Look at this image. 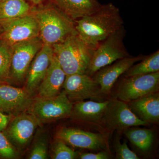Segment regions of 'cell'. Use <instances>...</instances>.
Listing matches in <instances>:
<instances>
[{"mask_svg":"<svg viewBox=\"0 0 159 159\" xmlns=\"http://www.w3.org/2000/svg\"><path fill=\"white\" fill-rule=\"evenodd\" d=\"M52 46L43 45L30 64L27 72L26 89L32 95L45 76L54 57Z\"/></svg>","mask_w":159,"mask_h":159,"instance_id":"obj_13","label":"cell"},{"mask_svg":"<svg viewBox=\"0 0 159 159\" xmlns=\"http://www.w3.org/2000/svg\"><path fill=\"white\" fill-rule=\"evenodd\" d=\"M141 62L131 67L123 75L127 77L155 73L159 71V51H156L141 61Z\"/></svg>","mask_w":159,"mask_h":159,"instance_id":"obj_21","label":"cell"},{"mask_svg":"<svg viewBox=\"0 0 159 159\" xmlns=\"http://www.w3.org/2000/svg\"><path fill=\"white\" fill-rule=\"evenodd\" d=\"M115 150L117 158L119 159H139L136 154L128 148L126 142L121 144L117 141L115 145Z\"/></svg>","mask_w":159,"mask_h":159,"instance_id":"obj_27","label":"cell"},{"mask_svg":"<svg viewBox=\"0 0 159 159\" xmlns=\"http://www.w3.org/2000/svg\"><path fill=\"white\" fill-rule=\"evenodd\" d=\"M0 39L11 46L39 35L38 23L31 10L24 16L0 20Z\"/></svg>","mask_w":159,"mask_h":159,"instance_id":"obj_7","label":"cell"},{"mask_svg":"<svg viewBox=\"0 0 159 159\" xmlns=\"http://www.w3.org/2000/svg\"><path fill=\"white\" fill-rule=\"evenodd\" d=\"M17 157L16 151L6 136L0 132V157L14 159Z\"/></svg>","mask_w":159,"mask_h":159,"instance_id":"obj_26","label":"cell"},{"mask_svg":"<svg viewBox=\"0 0 159 159\" xmlns=\"http://www.w3.org/2000/svg\"><path fill=\"white\" fill-rule=\"evenodd\" d=\"M126 31L124 26L99 44L91 57L86 74L93 77L100 69L130 54L123 43Z\"/></svg>","mask_w":159,"mask_h":159,"instance_id":"obj_4","label":"cell"},{"mask_svg":"<svg viewBox=\"0 0 159 159\" xmlns=\"http://www.w3.org/2000/svg\"><path fill=\"white\" fill-rule=\"evenodd\" d=\"M11 53V46L0 39V83H5L9 79Z\"/></svg>","mask_w":159,"mask_h":159,"instance_id":"obj_23","label":"cell"},{"mask_svg":"<svg viewBox=\"0 0 159 159\" xmlns=\"http://www.w3.org/2000/svg\"><path fill=\"white\" fill-rule=\"evenodd\" d=\"M9 120V116L0 112V131L5 129L8 125Z\"/></svg>","mask_w":159,"mask_h":159,"instance_id":"obj_29","label":"cell"},{"mask_svg":"<svg viewBox=\"0 0 159 159\" xmlns=\"http://www.w3.org/2000/svg\"><path fill=\"white\" fill-rule=\"evenodd\" d=\"M29 1L31 2L32 4H33V5H37L43 2L46 0H29Z\"/></svg>","mask_w":159,"mask_h":159,"instance_id":"obj_30","label":"cell"},{"mask_svg":"<svg viewBox=\"0 0 159 159\" xmlns=\"http://www.w3.org/2000/svg\"><path fill=\"white\" fill-rule=\"evenodd\" d=\"M77 34L86 43L97 48L100 43L123 26L119 8L113 3L75 20Z\"/></svg>","mask_w":159,"mask_h":159,"instance_id":"obj_1","label":"cell"},{"mask_svg":"<svg viewBox=\"0 0 159 159\" xmlns=\"http://www.w3.org/2000/svg\"><path fill=\"white\" fill-rule=\"evenodd\" d=\"M73 107V102L63 90L54 97H38L29 109L30 113L39 122H45L70 117Z\"/></svg>","mask_w":159,"mask_h":159,"instance_id":"obj_5","label":"cell"},{"mask_svg":"<svg viewBox=\"0 0 159 159\" xmlns=\"http://www.w3.org/2000/svg\"><path fill=\"white\" fill-rule=\"evenodd\" d=\"M101 122L108 129L118 131L132 126L149 125L133 112L128 103L119 99L109 100Z\"/></svg>","mask_w":159,"mask_h":159,"instance_id":"obj_10","label":"cell"},{"mask_svg":"<svg viewBox=\"0 0 159 159\" xmlns=\"http://www.w3.org/2000/svg\"><path fill=\"white\" fill-rule=\"evenodd\" d=\"M81 159H107L109 158V155L107 152H101L97 153H84L80 155Z\"/></svg>","mask_w":159,"mask_h":159,"instance_id":"obj_28","label":"cell"},{"mask_svg":"<svg viewBox=\"0 0 159 159\" xmlns=\"http://www.w3.org/2000/svg\"><path fill=\"white\" fill-rule=\"evenodd\" d=\"M43 45L42 41L38 36L11 46L12 53L9 79L16 82L24 80L31 62Z\"/></svg>","mask_w":159,"mask_h":159,"instance_id":"obj_8","label":"cell"},{"mask_svg":"<svg viewBox=\"0 0 159 159\" xmlns=\"http://www.w3.org/2000/svg\"><path fill=\"white\" fill-rule=\"evenodd\" d=\"M0 31H1V28H0Z\"/></svg>","mask_w":159,"mask_h":159,"instance_id":"obj_31","label":"cell"},{"mask_svg":"<svg viewBox=\"0 0 159 159\" xmlns=\"http://www.w3.org/2000/svg\"><path fill=\"white\" fill-rule=\"evenodd\" d=\"M78 154L68 147L66 143L58 139L53 147L52 158L54 159H74L77 158Z\"/></svg>","mask_w":159,"mask_h":159,"instance_id":"obj_24","label":"cell"},{"mask_svg":"<svg viewBox=\"0 0 159 159\" xmlns=\"http://www.w3.org/2000/svg\"><path fill=\"white\" fill-rule=\"evenodd\" d=\"M58 9L76 20L97 11L102 5L98 0H50Z\"/></svg>","mask_w":159,"mask_h":159,"instance_id":"obj_19","label":"cell"},{"mask_svg":"<svg viewBox=\"0 0 159 159\" xmlns=\"http://www.w3.org/2000/svg\"><path fill=\"white\" fill-rule=\"evenodd\" d=\"M159 71L125 77L121 80L116 92L119 100L129 102L158 92Z\"/></svg>","mask_w":159,"mask_h":159,"instance_id":"obj_6","label":"cell"},{"mask_svg":"<svg viewBox=\"0 0 159 159\" xmlns=\"http://www.w3.org/2000/svg\"><path fill=\"white\" fill-rule=\"evenodd\" d=\"M140 55L136 57H124L102 68L96 72L93 78L100 86L103 95H108L119 77L128 70L131 67L145 57Z\"/></svg>","mask_w":159,"mask_h":159,"instance_id":"obj_11","label":"cell"},{"mask_svg":"<svg viewBox=\"0 0 159 159\" xmlns=\"http://www.w3.org/2000/svg\"><path fill=\"white\" fill-rule=\"evenodd\" d=\"M31 11L37 19L39 37L43 44L52 46L77 32L75 21L50 0L31 6Z\"/></svg>","mask_w":159,"mask_h":159,"instance_id":"obj_2","label":"cell"},{"mask_svg":"<svg viewBox=\"0 0 159 159\" xmlns=\"http://www.w3.org/2000/svg\"><path fill=\"white\" fill-rule=\"evenodd\" d=\"M62 87L72 102L87 99L97 102L104 101L100 86L93 77L86 74L66 75Z\"/></svg>","mask_w":159,"mask_h":159,"instance_id":"obj_9","label":"cell"},{"mask_svg":"<svg viewBox=\"0 0 159 159\" xmlns=\"http://www.w3.org/2000/svg\"><path fill=\"white\" fill-rule=\"evenodd\" d=\"M66 77L54 55L45 76L38 89L39 97H51L60 93Z\"/></svg>","mask_w":159,"mask_h":159,"instance_id":"obj_16","label":"cell"},{"mask_svg":"<svg viewBox=\"0 0 159 159\" xmlns=\"http://www.w3.org/2000/svg\"><path fill=\"white\" fill-rule=\"evenodd\" d=\"M48 139L44 137L40 138L35 142L30 152V159H45L48 158Z\"/></svg>","mask_w":159,"mask_h":159,"instance_id":"obj_25","label":"cell"},{"mask_svg":"<svg viewBox=\"0 0 159 159\" xmlns=\"http://www.w3.org/2000/svg\"><path fill=\"white\" fill-rule=\"evenodd\" d=\"M57 139L77 148L97 150L106 147L105 140L101 134L78 129L61 128L57 132Z\"/></svg>","mask_w":159,"mask_h":159,"instance_id":"obj_14","label":"cell"},{"mask_svg":"<svg viewBox=\"0 0 159 159\" xmlns=\"http://www.w3.org/2000/svg\"><path fill=\"white\" fill-rule=\"evenodd\" d=\"M125 134L130 142L143 152L148 151L152 146L154 134L151 129H131L125 131Z\"/></svg>","mask_w":159,"mask_h":159,"instance_id":"obj_22","label":"cell"},{"mask_svg":"<svg viewBox=\"0 0 159 159\" xmlns=\"http://www.w3.org/2000/svg\"><path fill=\"white\" fill-rule=\"evenodd\" d=\"M52 47L54 56L66 76L86 74L96 49L84 41L77 32Z\"/></svg>","mask_w":159,"mask_h":159,"instance_id":"obj_3","label":"cell"},{"mask_svg":"<svg viewBox=\"0 0 159 159\" xmlns=\"http://www.w3.org/2000/svg\"><path fill=\"white\" fill-rule=\"evenodd\" d=\"M109 100L97 102L80 101L73 105L70 117L83 122L97 123L102 121Z\"/></svg>","mask_w":159,"mask_h":159,"instance_id":"obj_17","label":"cell"},{"mask_svg":"<svg viewBox=\"0 0 159 159\" xmlns=\"http://www.w3.org/2000/svg\"><path fill=\"white\" fill-rule=\"evenodd\" d=\"M26 0H0V20L24 16L31 12Z\"/></svg>","mask_w":159,"mask_h":159,"instance_id":"obj_20","label":"cell"},{"mask_svg":"<svg viewBox=\"0 0 159 159\" xmlns=\"http://www.w3.org/2000/svg\"><path fill=\"white\" fill-rule=\"evenodd\" d=\"M32 96L26 89L0 83V111L15 115L20 114L30 108L33 102Z\"/></svg>","mask_w":159,"mask_h":159,"instance_id":"obj_12","label":"cell"},{"mask_svg":"<svg viewBox=\"0 0 159 159\" xmlns=\"http://www.w3.org/2000/svg\"><path fill=\"white\" fill-rule=\"evenodd\" d=\"M39 122L31 114L21 113L16 117L8 129L12 141L19 146L28 144Z\"/></svg>","mask_w":159,"mask_h":159,"instance_id":"obj_15","label":"cell"},{"mask_svg":"<svg viewBox=\"0 0 159 159\" xmlns=\"http://www.w3.org/2000/svg\"><path fill=\"white\" fill-rule=\"evenodd\" d=\"M131 110L139 119L148 123L159 121L158 92L127 102Z\"/></svg>","mask_w":159,"mask_h":159,"instance_id":"obj_18","label":"cell"}]
</instances>
